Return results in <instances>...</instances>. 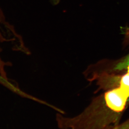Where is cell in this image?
I'll return each mask as SVG.
<instances>
[{"mask_svg":"<svg viewBox=\"0 0 129 129\" xmlns=\"http://www.w3.org/2000/svg\"><path fill=\"white\" fill-rule=\"evenodd\" d=\"M129 94L119 86L97 97L80 114L64 118V129H104L119 124Z\"/></svg>","mask_w":129,"mask_h":129,"instance_id":"obj_1","label":"cell"},{"mask_svg":"<svg viewBox=\"0 0 129 129\" xmlns=\"http://www.w3.org/2000/svg\"><path fill=\"white\" fill-rule=\"evenodd\" d=\"M126 69L127 70V73L121 78L118 86L129 94V65L127 66Z\"/></svg>","mask_w":129,"mask_h":129,"instance_id":"obj_2","label":"cell"},{"mask_svg":"<svg viewBox=\"0 0 129 129\" xmlns=\"http://www.w3.org/2000/svg\"><path fill=\"white\" fill-rule=\"evenodd\" d=\"M104 129H129V119L121 124L110 126Z\"/></svg>","mask_w":129,"mask_h":129,"instance_id":"obj_3","label":"cell"},{"mask_svg":"<svg viewBox=\"0 0 129 129\" xmlns=\"http://www.w3.org/2000/svg\"><path fill=\"white\" fill-rule=\"evenodd\" d=\"M129 65V54L122 61L117 64L115 69L116 70H123L126 69L127 66Z\"/></svg>","mask_w":129,"mask_h":129,"instance_id":"obj_4","label":"cell"},{"mask_svg":"<svg viewBox=\"0 0 129 129\" xmlns=\"http://www.w3.org/2000/svg\"><path fill=\"white\" fill-rule=\"evenodd\" d=\"M0 83L10 89L13 90L15 86L10 82L9 80H6L0 75Z\"/></svg>","mask_w":129,"mask_h":129,"instance_id":"obj_5","label":"cell"},{"mask_svg":"<svg viewBox=\"0 0 129 129\" xmlns=\"http://www.w3.org/2000/svg\"><path fill=\"white\" fill-rule=\"evenodd\" d=\"M52 1H55V0H52Z\"/></svg>","mask_w":129,"mask_h":129,"instance_id":"obj_6","label":"cell"}]
</instances>
